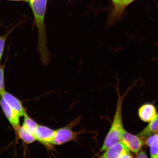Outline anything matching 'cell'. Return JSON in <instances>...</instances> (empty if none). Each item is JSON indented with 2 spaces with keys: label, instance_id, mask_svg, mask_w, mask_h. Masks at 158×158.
<instances>
[{
  "label": "cell",
  "instance_id": "cell-6",
  "mask_svg": "<svg viewBox=\"0 0 158 158\" xmlns=\"http://www.w3.org/2000/svg\"><path fill=\"white\" fill-rule=\"evenodd\" d=\"M55 130L46 126L39 125L35 130V136L36 140L48 147L53 144Z\"/></svg>",
  "mask_w": 158,
  "mask_h": 158
},
{
  "label": "cell",
  "instance_id": "cell-11",
  "mask_svg": "<svg viewBox=\"0 0 158 158\" xmlns=\"http://www.w3.org/2000/svg\"><path fill=\"white\" fill-rule=\"evenodd\" d=\"M24 121H23L22 127L26 130L35 136V133L36 128L39 125L36 122L27 115L26 112L24 114Z\"/></svg>",
  "mask_w": 158,
  "mask_h": 158
},
{
  "label": "cell",
  "instance_id": "cell-8",
  "mask_svg": "<svg viewBox=\"0 0 158 158\" xmlns=\"http://www.w3.org/2000/svg\"><path fill=\"white\" fill-rule=\"evenodd\" d=\"M1 98L16 113L19 117L24 115L25 112L22 104L15 97L5 91L1 95Z\"/></svg>",
  "mask_w": 158,
  "mask_h": 158
},
{
  "label": "cell",
  "instance_id": "cell-1",
  "mask_svg": "<svg viewBox=\"0 0 158 158\" xmlns=\"http://www.w3.org/2000/svg\"><path fill=\"white\" fill-rule=\"evenodd\" d=\"M118 92L117 106L111 127L104 140L103 145L100 149V152H104L112 145L121 140L124 130L122 118V106L124 96L120 94L118 88Z\"/></svg>",
  "mask_w": 158,
  "mask_h": 158
},
{
  "label": "cell",
  "instance_id": "cell-10",
  "mask_svg": "<svg viewBox=\"0 0 158 158\" xmlns=\"http://www.w3.org/2000/svg\"><path fill=\"white\" fill-rule=\"evenodd\" d=\"M158 131V114L145 128L137 134L140 137H146Z\"/></svg>",
  "mask_w": 158,
  "mask_h": 158
},
{
  "label": "cell",
  "instance_id": "cell-16",
  "mask_svg": "<svg viewBox=\"0 0 158 158\" xmlns=\"http://www.w3.org/2000/svg\"><path fill=\"white\" fill-rule=\"evenodd\" d=\"M150 147L151 157L158 158V143L154 144Z\"/></svg>",
  "mask_w": 158,
  "mask_h": 158
},
{
  "label": "cell",
  "instance_id": "cell-4",
  "mask_svg": "<svg viewBox=\"0 0 158 158\" xmlns=\"http://www.w3.org/2000/svg\"><path fill=\"white\" fill-rule=\"evenodd\" d=\"M100 158H132L129 150L120 141L104 151Z\"/></svg>",
  "mask_w": 158,
  "mask_h": 158
},
{
  "label": "cell",
  "instance_id": "cell-7",
  "mask_svg": "<svg viewBox=\"0 0 158 158\" xmlns=\"http://www.w3.org/2000/svg\"><path fill=\"white\" fill-rule=\"evenodd\" d=\"M0 105L10 123L16 130L19 127V116L2 98H0Z\"/></svg>",
  "mask_w": 158,
  "mask_h": 158
},
{
  "label": "cell",
  "instance_id": "cell-13",
  "mask_svg": "<svg viewBox=\"0 0 158 158\" xmlns=\"http://www.w3.org/2000/svg\"><path fill=\"white\" fill-rule=\"evenodd\" d=\"M5 65H0V98L5 91V87L4 69Z\"/></svg>",
  "mask_w": 158,
  "mask_h": 158
},
{
  "label": "cell",
  "instance_id": "cell-14",
  "mask_svg": "<svg viewBox=\"0 0 158 158\" xmlns=\"http://www.w3.org/2000/svg\"><path fill=\"white\" fill-rule=\"evenodd\" d=\"M11 31L12 30L11 29L3 36L0 37V62H1L2 56L4 50L6 40Z\"/></svg>",
  "mask_w": 158,
  "mask_h": 158
},
{
  "label": "cell",
  "instance_id": "cell-18",
  "mask_svg": "<svg viewBox=\"0 0 158 158\" xmlns=\"http://www.w3.org/2000/svg\"><path fill=\"white\" fill-rule=\"evenodd\" d=\"M6 1H21L27 2H28L29 0H6Z\"/></svg>",
  "mask_w": 158,
  "mask_h": 158
},
{
  "label": "cell",
  "instance_id": "cell-19",
  "mask_svg": "<svg viewBox=\"0 0 158 158\" xmlns=\"http://www.w3.org/2000/svg\"><path fill=\"white\" fill-rule=\"evenodd\" d=\"M157 139L158 140V133H157Z\"/></svg>",
  "mask_w": 158,
  "mask_h": 158
},
{
  "label": "cell",
  "instance_id": "cell-3",
  "mask_svg": "<svg viewBox=\"0 0 158 158\" xmlns=\"http://www.w3.org/2000/svg\"><path fill=\"white\" fill-rule=\"evenodd\" d=\"M136 0H112V6L108 16L107 24L112 26L120 21L128 6Z\"/></svg>",
  "mask_w": 158,
  "mask_h": 158
},
{
  "label": "cell",
  "instance_id": "cell-17",
  "mask_svg": "<svg viewBox=\"0 0 158 158\" xmlns=\"http://www.w3.org/2000/svg\"><path fill=\"white\" fill-rule=\"evenodd\" d=\"M137 158H148L147 154L143 151H139L137 155Z\"/></svg>",
  "mask_w": 158,
  "mask_h": 158
},
{
  "label": "cell",
  "instance_id": "cell-5",
  "mask_svg": "<svg viewBox=\"0 0 158 158\" xmlns=\"http://www.w3.org/2000/svg\"><path fill=\"white\" fill-rule=\"evenodd\" d=\"M121 141L129 150L136 155L139 152L143 145V142L140 137L130 134L125 129L122 133Z\"/></svg>",
  "mask_w": 158,
  "mask_h": 158
},
{
  "label": "cell",
  "instance_id": "cell-9",
  "mask_svg": "<svg viewBox=\"0 0 158 158\" xmlns=\"http://www.w3.org/2000/svg\"><path fill=\"white\" fill-rule=\"evenodd\" d=\"M157 112L155 106L151 104H146L140 107L138 115L142 120L145 122H151L157 115Z\"/></svg>",
  "mask_w": 158,
  "mask_h": 158
},
{
  "label": "cell",
  "instance_id": "cell-12",
  "mask_svg": "<svg viewBox=\"0 0 158 158\" xmlns=\"http://www.w3.org/2000/svg\"><path fill=\"white\" fill-rule=\"evenodd\" d=\"M16 131L19 137L26 143L30 144L36 140L34 135L27 131L22 126L19 127Z\"/></svg>",
  "mask_w": 158,
  "mask_h": 158
},
{
  "label": "cell",
  "instance_id": "cell-2",
  "mask_svg": "<svg viewBox=\"0 0 158 158\" xmlns=\"http://www.w3.org/2000/svg\"><path fill=\"white\" fill-rule=\"evenodd\" d=\"M80 120V118H78L66 127L55 130L53 145H60L69 142L76 141L79 134L82 133L84 131H74L72 128L77 125Z\"/></svg>",
  "mask_w": 158,
  "mask_h": 158
},
{
  "label": "cell",
  "instance_id": "cell-15",
  "mask_svg": "<svg viewBox=\"0 0 158 158\" xmlns=\"http://www.w3.org/2000/svg\"><path fill=\"white\" fill-rule=\"evenodd\" d=\"M145 143L147 145L151 147L154 144L158 143V140L157 134H154L151 135V137L148 138L146 140Z\"/></svg>",
  "mask_w": 158,
  "mask_h": 158
}]
</instances>
